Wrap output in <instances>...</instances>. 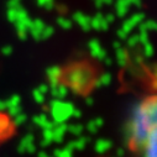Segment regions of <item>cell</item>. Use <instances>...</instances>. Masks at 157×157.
<instances>
[{
	"instance_id": "cell-1",
	"label": "cell",
	"mask_w": 157,
	"mask_h": 157,
	"mask_svg": "<svg viewBox=\"0 0 157 157\" xmlns=\"http://www.w3.org/2000/svg\"><path fill=\"white\" fill-rule=\"evenodd\" d=\"M125 142L132 157H157V88L142 94L134 105Z\"/></svg>"
},
{
	"instance_id": "cell-2",
	"label": "cell",
	"mask_w": 157,
	"mask_h": 157,
	"mask_svg": "<svg viewBox=\"0 0 157 157\" xmlns=\"http://www.w3.org/2000/svg\"><path fill=\"white\" fill-rule=\"evenodd\" d=\"M14 123L9 119V115L0 113V140L9 137L14 132Z\"/></svg>"
},
{
	"instance_id": "cell-3",
	"label": "cell",
	"mask_w": 157,
	"mask_h": 157,
	"mask_svg": "<svg viewBox=\"0 0 157 157\" xmlns=\"http://www.w3.org/2000/svg\"><path fill=\"white\" fill-rule=\"evenodd\" d=\"M5 103H6V109L10 108V106L20 105V97H19V95H13V97H10L8 100H5Z\"/></svg>"
},
{
	"instance_id": "cell-4",
	"label": "cell",
	"mask_w": 157,
	"mask_h": 157,
	"mask_svg": "<svg viewBox=\"0 0 157 157\" xmlns=\"http://www.w3.org/2000/svg\"><path fill=\"white\" fill-rule=\"evenodd\" d=\"M25 121H26V116H25L22 113H20V114H17L16 116H14V120H13L15 128H16V126H21Z\"/></svg>"
},
{
	"instance_id": "cell-5",
	"label": "cell",
	"mask_w": 157,
	"mask_h": 157,
	"mask_svg": "<svg viewBox=\"0 0 157 157\" xmlns=\"http://www.w3.org/2000/svg\"><path fill=\"white\" fill-rule=\"evenodd\" d=\"M6 110H8V115H9V116H11V117H14V116H16L17 114H20V113H21V108H20V105L10 106V108H8Z\"/></svg>"
},
{
	"instance_id": "cell-6",
	"label": "cell",
	"mask_w": 157,
	"mask_h": 157,
	"mask_svg": "<svg viewBox=\"0 0 157 157\" xmlns=\"http://www.w3.org/2000/svg\"><path fill=\"white\" fill-rule=\"evenodd\" d=\"M2 52L4 53V55H10L11 53V47H9V46H6V47H3V50H2Z\"/></svg>"
},
{
	"instance_id": "cell-7",
	"label": "cell",
	"mask_w": 157,
	"mask_h": 157,
	"mask_svg": "<svg viewBox=\"0 0 157 157\" xmlns=\"http://www.w3.org/2000/svg\"><path fill=\"white\" fill-rule=\"evenodd\" d=\"M4 110H6V103L4 100H0V113H3Z\"/></svg>"
}]
</instances>
